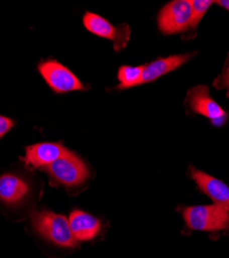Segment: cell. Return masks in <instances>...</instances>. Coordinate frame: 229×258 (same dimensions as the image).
<instances>
[{
  "instance_id": "obj_9",
  "label": "cell",
  "mask_w": 229,
  "mask_h": 258,
  "mask_svg": "<svg viewBox=\"0 0 229 258\" xmlns=\"http://www.w3.org/2000/svg\"><path fill=\"white\" fill-rule=\"evenodd\" d=\"M71 152L60 144L43 143L30 146L26 150L25 161L34 168L46 167L57 159L69 155Z\"/></svg>"
},
{
  "instance_id": "obj_2",
  "label": "cell",
  "mask_w": 229,
  "mask_h": 258,
  "mask_svg": "<svg viewBox=\"0 0 229 258\" xmlns=\"http://www.w3.org/2000/svg\"><path fill=\"white\" fill-rule=\"evenodd\" d=\"M188 228L200 231H218L229 228V211L218 205L194 206L182 209Z\"/></svg>"
},
{
  "instance_id": "obj_10",
  "label": "cell",
  "mask_w": 229,
  "mask_h": 258,
  "mask_svg": "<svg viewBox=\"0 0 229 258\" xmlns=\"http://www.w3.org/2000/svg\"><path fill=\"white\" fill-rule=\"evenodd\" d=\"M194 55H195V53H185V54H180V55H173V56L166 57V58L157 59V60L147 64V66H143L142 75H141L139 85L153 82V81L157 80L158 78H160L161 76L166 75V74H169V73L179 69L181 66H183L185 62L191 59Z\"/></svg>"
},
{
  "instance_id": "obj_7",
  "label": "cell",
  "mask_w": 229,
  "mask_h": 258,
  "mask_svg": "<svg viewBox=\"0 0 229 258\" xmlns=\"http://www.w3.org/2000/svg\"><path fill=\"white\" fill-rule=\"evenodd\" d=\"M83 22L90 32L113 40L115 42L114 48L117 52H120L127 45L130 36V28L128 25L123 24L115 27L108 20L93 13H86Z\"/></svg>"
},
{
  "instance_id": "obj_11",
  "label": "cell",
  "mask_w": 229,
  "mask_h": 258,
  "mask_svg": "<svg viewBox=\"0 0 229 258\" xmlns=\"http://www.w3.org/2000/svg\"><path fill=\"white\" fill-rule=\"evenodd\" d=\"M68 222L77 241H90L100 230L99 220L80 210H75L70 214Z\"/></svg>"
},
{
  "instance_id": "obj_6",
  "label": "cell",
  "mask_w": 229,
  "mask_h": 258,
  "mask_svg": "<svg viewBox=\"0 0 229 258\" xmlns=\"http://www.w3.org/2000/svg\"><path fill=\"white\" fill-rule=\"evenodd\" d=\"M38 70L50 87L57 93L84 89L80 80L68 69L56 61L40 63Z\"/></svg>"
},
{
  "instance_id": "obj_14",
  "label": "cell",
  "mask_w": 229,
  "mask_h": 258,
  "mask_svg": "<svg viewBox=\"0 0 229 258\" xmlns=\"http://www.w3.org/2000/svg\"><path fill=\"white\" fill-rule=\"evenodd\" d=\"M190 3L192 8V14L188 30L194 31L198 26L200 20L203 18L207 10L214 4V2H211V0H191Z\"/></svg>"
},
{
  "instance_id": "obj_13",
  "label": "cell",
  "mask_w": 229,
  "mask_h": 258,
  "mask_svg": "<svg viewBox=\"0 0 229 258\" xmlns=\"http://www.w3.org/2000/svg\"><path fill=\"white\" fill-rule=\"evenodd\" d=\"M142 70L143 67H121L118 72V79L120 81L118 88L125 89L138 86L140 83Z\"/></svg>"
},
{
  "instance_id": "obj_4",
  "label": "cell",
  "mask_w": 229,
  "mask_h": 258,
  "mask_svg": "<svg viewBox=\"0 0 229 258\" xmlns=\"http://www.w3.org/2000/svg\"><path fill=\"white\" fill-rule=\"evenodd\" d=\"M192 14L188 0H174L162 8L158 15V27L164 34H175L188 30Z\"/></svg>"
},
{
  "instance_id": "obj_17",
  "label": "cell",
  "mask_w": 229,
  "mask_h": 258,
  "mask_svg": "<svg viewBox=\"0 0 229 258\" xmlns=\"http://www.w3.org/2000/svg\"><path fill=\"white\" fill-rule=\"evenodd\" d=\"M217 4L229 11V0H221V2H217Z\"/></svg>"
},
{
  "instance_id": "obj_1",
  "label": "cell",
  "mask_w": 229,
  "mask_h": 258,
  "mask_svg": "<svg viewBox=\"0 0 229 258\" xmlns=\"http://www.w3.org/2000/svg\"><path fill=\"white\" fill-rule=\"evenodd\" d=\"M31 221L35 231L60 247L73 248L78 241L72 234L68 218L49 211L36 212L31 215Z\"/></svg>"
},
{
  "instance_id": "obj_16",
  "label": "cell",
  "mask_w": 229,
  "mask_h": 258,
  "mask_svg": "<svg viewBox=\"0 0 229 258\" xmlns=\"http://www.w3.org/2000/svg\"><path fill=\"white\" fill-rule=\"evenodd\" d=\"M15 125L14 121L10 118L0 116V139H2L8 132H10Z\"/></svg>"
},
{
  "instance_id": "obj_8",
  "label": "cell",
  "mask_w": 229,
  "mask_h": 258,
  "mask_svg": "<svg viewBox=\"0 0 229 258\" xmlns=\"http://www.w3.org/2000/svg\"><path fill=\"white\" fill-rule=\"evenodd\" d=\"M189 171L201 192L209 197L215 205L229 211V187L225 183L194 167H190Z\"/></svg>"
},
{
  "instance_id": "obj_15",
  "label": "cell",
  "mask_w": 229,
  "mask_h": 258,
  "mask_svg": "<svg viewBox=\"0 0 229 258\" xmlns=\"http://www.w3.org/2000/svg\"><path fill=\"white\" fill-rule=\"evenodd\" d=\"M214 85L217 89H226L229 94V57L225 63L222 75L218 77L214 82Z\"/></svg>"
},
{
  "instance_id": "obj_3",
  "label": "cell",
  "mask_w": 229,
  "mask_h": 258,
  "mask_svg": "<svg viewBox=\"0 0 229 258\" xmlns=\"http://www.w3.org/2000/svg\"><path fill=\"white\" fill-rule=\"evenodd\" d=\"M45 169L53 179L65 186L81 185L89 177V169L85 162L72 152L47 165Z\"/></svg>"
},
{
  "instance_id": "obj_5",
  "label": "cell",
  "mask_w": 229,
  "mask_h": 258,
  "mask_svg": "<svg viewBox=\"0 0 229 258\" xmlns=\"http://www.w3.org/2000/svg\"><path fill=\"white\" fill-rule=\"evenodd\" d=\"M186 102L191 111L209 118L217 126H221L227 119V114L211 97L206 86L199 85L191 88L187 94Z\"/></svg>"
},
{
  "instance_id": "obj_12",
  "label": "cell",
  "mask_w": 229,
  "mask_h": 258,
  "mask_svg": "<svg viewBox=\"0 0 229 258\" xmlns=\"http://www.w3.org/2000/svg\"><path fill=\"white\" fill-rule=\"evenodd\" d=\"M28 185L22 179L14 175L0 177V200L9 205L22 201L28 193Z\"/></svg>"
}]
</instances>
